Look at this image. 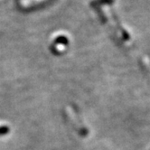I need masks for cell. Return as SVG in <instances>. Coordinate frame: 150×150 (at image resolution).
<instances>
[{
	"mask_svg": "<svg viewBox=\"0 0 150 150\" xmlns=\"http://www.w3.org/2000/svg\"><path fill=\"white\" fill-rule=\"evenodd\" d=\"M8 131V128L6 127H0V135L6 134Z\"/></svg>",
	"mask_w": 150,
	"mask_h": 150,
	"instance_id": "cell-1",
	"label": "cell"
}]
</instances>
